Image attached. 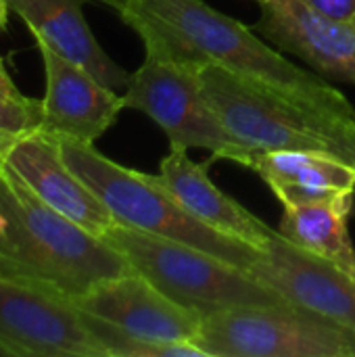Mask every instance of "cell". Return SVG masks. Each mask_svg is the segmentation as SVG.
<instances>
[{"label":"cell","instance_id":"6da1fadb","mask_svg":"<svg viewBox=\"0 0 355 357\" xmlns=\"http://www.w3.org/2000/svg\"><path fill=\"white\" fill-rule=\"evenodd\" d=\"M119 17L142 38L144 50L186 63H218L322 117L355 128V107L345 94L203 0H130Z\"/></svg>","mask_w":355,"mask_h":357},{"label":"cell","instance_id":"7a4b0ae2","mask_svg":"<svg viewBox=\"0 0 355 357\" xmlns=\"http://www.w3.org/2000/svg\"><path fill=\"white\" fill-rule=\"evenodd\" d=\"M0 274L77 299L98 282L134 272L103 236L40 201L6 165L0 167Z\"/></svg>","mask_w":355,"mask_h":357},{"label":"cell","instance_id":"3957f363","mask_svg":"<svg viewBox=\"0 0 355 357\" xmlns=\"http://www.w3.org/2000/svg\"><path fill=\"white\" fill-rule=\"evenodd\" d=\"M59 151L71 172L98 197L119 226L186 243L218 255L249 272L259 249L226 236L197 220L155 174L123 167L100 151L94 142L54 136Z\"/></svg>","mask_w":355,"mask_h":357},{"label":"cell","instance_id":"277c9868","mask_svg":"<svg viewBox=\"0 0 355 357\" xmlns=\"http://www.w3.org/2000/svg\"><path fill=\"white\" fill-rule=\"evenodd\" d=\"M197 71L201 90L228 134L253 153L331 151L355 165V128L322 117L218 63L201 61Z\"/></svg>","mask_w":355,"mask_h":357},{"label":"cell","instance_id":"5b68a950","mask_svg":"<svg viewBox=\"0 0 355 357\" xmlns=\"http://www.w3.org/2000/svg\"><path fill=\"white\" fill-rule=\"evenodd\" d=\"M159 291L203 318L245 305H291L247 270L180 241L113 226L105 236Z\"/></svg>","mask_w":355,"mask_h":357},{"label":"cell","instance_id":"8992f818","mask_svg":"<svg viewBox=\"0 0 355 357\" xmlns=\"http://www.w3.org/2000/svg\"><path fill=\"white\" fill-rule=\"evenodd\" d=\"M207 357H355V331L297 305H245L203 318Z\"/></svg>","mask_w":355,"mask_h":357},{"label":"cell","instance_id":"52a82bcc","mask_svg":"<svg viewBox=\"0 0 355 357\" xmlns=\"http://www.w3.org/2000/svg\"><path fill=\"white\" fill-rule=\"evenodd\" d=\"M128 109L149 115L169 138V146L207 149L216 159L251 167V149L236 142L207 102L197 63L176 61L146 50L144 63L130 73L123 90Z\"/></svg>","mask_w":355,"mask_h":357},{"label":"cell","instance_id":"ba28073f","mask_svg":"<svg viewBox=\"0 0 355 357\" xmlns=\"http://www.w3.org/2000/svg\"><path fill=\"white\" fill-rule=\"evenodd\" d=\"M0 356L107 357L67 297L0 274Z\"/></svg>","mask_w":355,"mask_h":357},{"label":"cell","instance_id":"9c48e42d","mask_svg":"<svg viewBox=\"0 0 355 357\" xmlns=\"http://www.w3.org/2000/svg\"><path fill=\"white\" fill-rule=\"evenodd\" d=\"M249 274L291 305L316 312L355 331V280L333 259L305 251L278 230Z\"/></svg>","mask_w":355,"mask_h":357},{"label":"cell","instance_id":"30bf717a","mask_svg":"<svg viewBox=\"0 0 355 357\" xmlns=\"http://www.w3.org/2000/svg\"><path fill=\"white\" fill-rule=\"evenodd\" d=\"M73 303L121 331L159 343H195L203 316L180 305L138 272L98 282Z\"/></svg>","mask_w":355,"mask_h":357},{"label":"cell","instance_id":"8fae6325","mask_svg":"<svg viewBox=\"0 0 355 357\" xmlns=\"http://www.w3.org/2000/svg\"><path fill=\"white\" fill-rule=\"evenodd\" d=\"M46 90L42 102V130L52 136L82 142L98 140L126 109L123 94L98 82L82 65L65 59L48 44L38 42Z\"/></svg>","mask_w":355,"mask_h":357},{"label":"cell","instance_id":"7c38bea8","mask_svg":"<svg viewBox=\"0 0 355 357\" xmlns=\"http://www.w3.org/2000/svg\"><path fill=\"white\" fill-rule=\"evenodd\" d=\"M2 165L48 207L84 226L96 236H105L117 226L111 211L65 163L52 134L36 128L17 138L2 155Z\"/></svg>","mask_w":355,"mask_h":357},{"label":"cell","instance_id":"4fadbf2b","mask_svg":"<svg viewBox=\"0 0 355 357\" xmlns=\"http://www.w3.org/2000/svg\"><path fill=\"white\" fill-rule=\"evenodd\" d=\"M255 31L320 75L355 84V21H335L303 0H259Z\"/></svg>","mask_w":355,"mask_h":357},{"label":"cell","instance_id":"5bb4252c","mask_svg":"<svg viewBox=\"0 0 355 357\" xmlns=\"http://www.w3.org/2000/svg\"><path fill=\"white\" fill-rule=\"evenodd\" d=\"M82 6L84 0H8V8L21 17L36 42L82 65L111 90H126L130 73L96 42Z\"/></svg>","mask_w":355,"mask_h":357},{"label":"cell","instance_id":"9a60e30c","mask_svg":"<svg viewBox=\"0 0 355 357\" xmlns=\"http://www.w3.org/2000/svg\"><path fill=\"white\" fill-rule=\"evenodd\" d=\"M157 176L197 220L226 236L243 241L262 251L276 234V230L266 226L241 203L222 192L209 180L207 167L195 163L186 149L169 146V153L163 157Z\"/></svg>","mask_w":355,"mask_h":357},{"label":"cell","instance_id":"2e32d148","mask_svg":"<svg viewBox=\"0 0 355 357\" xmlns=\"http://www.w3.org/2000/svg\"><path fill=\"white\" fill-rule=\"evenodd\" d=\"M354 197L345 192L331 201L285 207L278 232L293 245L341 264L355 251L347 230Z\"/></svg>","mask_w":355,"mask_h":357},{"label":"cell","instance_id":"e0dca14e","mask_svg":"<svg viewBox=\"0 0 355 357\" xmlns=\"http://www.w3.org/2000/svg\"><path fill=\"white\" fill-rule=\"evenodd\" d=\"M255 169L266 184H301L354 190L355 165L331 151H266L253 157Z\"/></svg>","mask_w":355,"mask_h":357},{"label":"cell","instance_id":"ac0fdd59","mask_svg":"<svg viewBox=\"0 0 355 357\" xmlns=\"http://www.w3.org/2000/svg\"><path fill=\"white\" fill-rule=\"evenodd\" d=\"M86 324L107 357H207L195 343H159L138 339L119 326L84 312Z\"/></svg>","mask_w":355,"mask_h":357},{"label":"cell","instance_id":"d6986e66","mask_svg":"<svg viewBox=\"0 0 355 357\" xmlns=\"http://www.w3.org/2000/svg\"><path fill=\"white\" fill-rule=\"evenodd\" d=\"M42 126V102L36 98L10 100L0 96V161L23 134Z\"/></svg>","mask_w":355,"mask_h":357},{"label":"cell","instance_id":"ffe728a7","mask_svg":"<svg viewBox=\"0 0 355 357\" xmlns=\"http://www.w3.org/2000/svg\"><path fill=\"white\" fill-rule=\"evenodd\" d=\"M316 13L335 21H355V0H303Z\"/></svg>","mask_w":355,"mask_h":357},{"label":"cell","instance_id":"44dd1931","mask_svg":"<svg viewBox=\"0 0 355 357\" xmlns=\"http://www.w3.org/2000/svg\"><path fill=\"white\" fill-rule=\"evenodd\" d=\"M0 96L10 98V100H23V98H27V96L15 86V82L10 79V75H8V71H6L2 59H0Z\"/></svg>","mask_w":355,"mask_h":357},{"label":"cell","instance_id":"7402d4cb","mask_svg":"<svg viewBox=\"0 0 355 357\" xmlns=\"http://www.w3.org/2000/svg\"><path fill=\"white\" fill-rule=\"evenodd\" d=\"M339 266H341V268H343V270H345V272H347V274H349V276L355 280V251L349 255V257H347V259H343Z\"/></svg>","mask_w":355,"mask_h":357},{"label":"cell","instance_id":"603a6c76","mask_svg":"<svg viewBox=\"0 0 355 357\" xmlns=\"http://www.w3.org/2000/svg\"><path fill=\"white\" fill-rule=\"evenodd\" d=\"M8 0H0V29L6 27V21H8Z\"/></svg>","mask_w":355,"mask_h":357},{"label":"cell","instance_id":"cb8c5ba5","mask_svg":"<svg viewBox=\"0 0 355 357\" xmlns=\"http://www.w3.org/2000/svg\"><path fill=\"white\" fill-rule=\"evenodd\" d=\"M98 2H103V4H107V6H111V8H115L117 13H121L130 0H98Z\"/></svg>","mask_w":355,"mask_h":357},{"label":"cell","instance_id":"d4e9b609","mask_svg":"<svg viewBox=\"0 0 355 357\" xmlns=\"http://www.w3.org/2000/svg\"><path fill=\"white\" fill-rule=\"evenodd\" d=\"M354 192H355V180H354Z\"/></svg>","mask_w":355,"mask_h":357},{"label":"cell","instance_id":"484cf974","mask_svg":"<svg viewBox=\"0 0 355 357\" xmlns=\"http://www.w3.org/2000/svg\"><path fill=\"white\" fill-rule=\"evenodd\" d=\"M0 167H2V161H0Z\"/></svg>","mask_w":355,"mask_h":357},{"label":"cell","instance_id":"4316f807","mask_svg":"<svg viewBox=\"0 0 355 357\" xmlns=\"http://www.w3.org/2000/svg\"><path fill=\"white\" fill-rule=\"evenodd\" d=\"M257 2H259V0H257Z\"/></svg>","mask_w":355,"mask_h":357}]
</instances>
